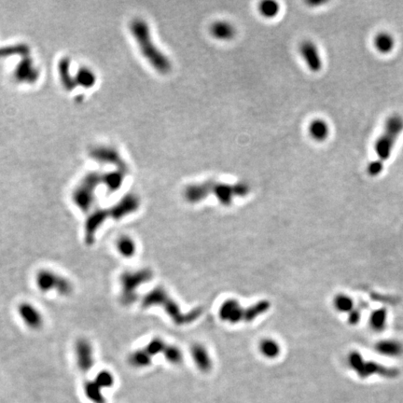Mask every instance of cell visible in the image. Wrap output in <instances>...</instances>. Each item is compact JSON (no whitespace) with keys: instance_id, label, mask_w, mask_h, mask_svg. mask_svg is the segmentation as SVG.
<instances>
[{"instance_id":"29","label":"cell","mask_w":403,"mask_h":403,"mask_svg":"<svg viewBox=\"0 0 403 403\" xmlns=\"http://www.w3.org/2000/svg\"><path fill=\"white\" fill-rule=\"evenodd\" d=\"M166 347H167V344L162 341L161 338H154L149 341L145 349L153 358L158 354H163Z\"/></svg>"},{"instance_id":"7","label":"cell","mask_w":403,"mask_h":403,"mask_svg":"<svg viewBox=\"0 0 403 403\" xmlns=\"http://www.w3.org/2000/svg\"><path fill=\"white\" fill-rule=\"evenodd\" d=\"M250 188L245 182H238L236 184H227L216 181L213 193L218 202L223 205H232L235 197L247 196Z\"/></svg>"},{"instance_id":"20","label":"cell","mask_w":403,"mask_h":403,"mask_svg":"<svg viewBox=\"0 0 403 403\" xmlns=\"http://www.w3.org/2000/svg\"><path fill=\"white\" fill-rule=\"evenodd\" d=\"M152 362V357L149 355L146 349H137L132 352L128 357V363L131 366L137 369L149 367Z\"/></svg>"},{"instance_id":"18","label":"cell","mask_w":403,"mask_h":403,"mask_svg":"<svg viewBox=\"0 0 403 403\" xmlns=\"http://www.w3.org/2000/svg\"><path fill=\"white\" fill-rule=\"evenodd\" d=\"M310 137L318 142L326 140L329 135V126L322 119H316L311 122L308 127Z\"/></svg>"},{"instance_id":"22","label":"cell","mask_w":403,"mask_h":403,"mask_svg":"<svg viewBox=\"0 0 403 403\" xmlns=\"http://www.w3.org/2000/svg\"><path fill=\"white\" fill-rule=\"evenodd\" d=\"M387 318H388V314L386 310L384 308H380V309L372 311L370 318H369V323L373 330L383 331L386 327Z\"/></svg>"},{"instance_id":"31","label":"cell","mask_w":403,"mask_h":403,"mask_svg":"<svg viewBox=\"0 0 403 403\" xmlns=\"http://www.w3.org/2000/svg\"><path fill=\"white\" fill-rule=\"evenodd\" d=\"M384 169V162L379 161L378 159L375 161H371L367 167L368 174L372 177H377L378 175L383 172Z\"/></svg>"},{"instance_id":"4","label":"cell","mask_w":403,"mask_h":403,"mask_svg":"<svg viewBox=\"0 0 403 403\" xmlns=\"http://www.w3.org/2000/svg\"><path fill=\"white\" fill-rule=\"evenodd\" d=\"M36 284L41 292L56 291L61 296H69L73 292V285L68 278L50 270H41L36 275Z\"/></svg>"},{"instance_id":"19","label":"cell","mask_w":403,"mask_h":403,"mask_svg":"<svg viewBox=\"0 0 403 403\" xmlns=\"http://www.w3.org/2000/svg\"><path fill=\"white\" fill-rule=\"evenodd\" d=\"M193 360L202 372H209L212 368V361L207 353V350L202 346H194L192 348Z\"/></svg>"},{"instance_id":"30","label":"cell","mask_w":403,"mask_h":403,"mask_svg":"<svg viewBox=\"0 0 403 403\" xmlns=\"http://www.w3.org/2000/svg\"><path fill=\"white\" fill-rule=\"evenodd\" d=\"M163 355L165 357V360L173 364H179L183 360L181 351L174 346H167L163 352Z\"/></svg>"},{"instance_id":"16","label":"cell","mask_w":403,"mask_h":403,"mask_svg":"<svg viewBox=\"0 0 403 403\" xmlns=\"http://www.w3.org/2000/svg\"><path fill=\"white\" fill-rule=\"evenodd\" d=\"M220 317L227 322H238L245 316L241 305L235 300L225 302L219 310Z\"/></svg>"},{"instance_id":"8","label":"cell","mask_w":403,"mask_h":403,"mask_svg":"<svg viewBox=\"0 0 403 403\" xmlns=\"http://www.w3.org/2000/svg\"><path fill=\"white\" fill-rule=\"evenodd\" d=\"M75 355L78 368L82 372H88L93 369L94 363L93 348L87 339L81 338L75 343Z\"/></svg>"},{"instance_id":"27","label":"cell","mask_w":403,"mask_h":403,"mask_svg":"<svg viewBox=\"0 0 403 403\" xmlns=\"http://www.w3.org/2000/svg\"><path fill=\"white\" fill-rule=\"evenodd\" d=\"M259 12L265 18H274L279 13V3L273 1V0L262 1L259 5Z\"/></svg>"},{"instance_id":"26","label":"cell","mask_w":403,"mask_h":403,"mask_svg":"<svg viewBox=\"0 0 403 403\" xmlns=\"http://www.w3.org/2000/svg\"><path fill=\"white\" fill-rule=\"evenodd\" d=\"M333 305L335 309L341 313L349 314L355 309V303L353 299L347 294H338L333 299Z\"/></svg>"},{"instance_id":"23","label":"cell","mask_w":403,"mask_h":403,"mask_svg":"<svg viewBox=\"0 0 403 403\" xmlns=\"http://www.w3.org/2000/svg\"><path fill=\"white\" fill-rule=\"evenodd\" d=\"M116 247L119 253L124 258H131L135 256L137 252V244L130 236H124L120 237Z\"/></svg>"},{"instance_id":"9","label":"cell","mask_w":403,"mask_h":403,"mask_svg":"<svg viewBox=\"0 0 403 403\" xmlns=\"http://www.w3.org/2000/svg\"><path fill=\"white\" fill-rule=\"evenodd\" d=\"M300 53L312 72L317 73L322 69V58L316 44L311 40H304L300 45Z\"/></svg>"},{"instance_id":"24","label":"cell","mask_w":403,"mask_h":403,"mask_svg":"<svg viewBox=\"0 0 403 403\" xmlns=\"http://www.w3.org/2000/svg\"><path fill=\"white\" fill-rule=\"evenodd\" d=\"M374 46L381 53H388L395 46V40L390 34L379 33L374 38Z\"/></svg>"},{"instance_id":"28","label":"cell","mask_w":403,"mask_h":403,"mask_svg":"<svg viewBox=\"0 0 403 403\" xmlns=\"http://www.w3.org/2000/svg\"><path fill=\"white\" fill-rule=\"evenodd\" d=\"M97 385H99L101 388L105 389V388H110L115 383V379L112 374L111 372L106 371V370H103L100 371L95 377L93 379Z\"/></svg>"},{"instance_id":"17","label":"cell","mask_w":403,"mask_h":403,"mask_svg":"<svg viewBox=\"0 0 403 403\" xmlns=\"http://www.w3.org/2000/svg\"><path fill=\"white\" fill-rule=\"evenodd\" d=\"M375 350L385 357L398 358L403 355V343L397 340H382L375 344Z\"/></svg>"},{"instance_id":"13","label":"cell","mask_w":403,"mask_h":403,"mask_svg":"<svg viewBox=\"0 0 403 403\" xmlns=\"http://www.w3.org/2000/svg\"><path fill=\"white\" fill-rule=\"evenodd\" d=\"M139 207V200L136 195L129 194L125 196L120 203L115 205L109 216L114 219H122L124 217L134 213Z\"/></svg>"},{"instance_id":"2","label":"cell","mask_w":403,"mask_h":403,"mask_svg":"<svg viewBox=\"0 0 403 403\" xmlns=\"http://www.w3.org/2000/svg\"><path fill=\"white\" fill-rule=\"evenodd\" d=\"M403 131V118L394 114L386 120L385 129L374 145L379 161H384L390 158L394 145Z\"/></svg>"},{"instance_id":"21","label":"cell","mask_w":403,"mask_h":403,"mask_svg":"<svg viewBox=\"0 0 403 403\" xmlns=\"http://www.w3.org/2000/svg\"><path fill=\"white\" fill-rule=\"evenodd\" d=\"M84 393L88 399L93 403H105L103 388L94 380H89L84 384Z\"/></svg>"},{"instance_id":"10","label":"cell","mask_w":403,"mask_h":403,"mask_svg":"<svg viewBox=\"0 0 403 403\" xmlns=\"http://www.w3.org/2000/svg\"><path fill=\"white\" fill-rule=\"evenodd\" d=\"M215 183H216L215 180H209L202 183L191 184L185 188L183 195L189 203L196 204L205 200L208 195L213 193Z\"/></svg>"},{"instance_id":"15","label":"cell","mask_w":403,"mask_h":403,"mask_svg":"<svg viewBox=\"0 0 403 403\" xmlns=\"http://www.w3.org/2000/svg\"><path fill=\"white\" fill-rule=\"evenodd\" d=\"M210 34L216 39L228 41L236 37V28L228 21H217L211 25Z\"/></svg>"},{"instance_id":"32","label":"cell","mask_w":403,"mask_h":403,"mask_svg":"<svg viewBox=\"0 0 403 403\" xmlns=\"http://www.w3.org/2000/svg\"><path fill=\"white\" fill-rule=\"evenodd\" d=\"M361 318V312L360 309H354L348 314V322L351 325H357L360 323Z\"/></svg>"},{"instance_id":"25","label":"cell","mask_w":403,"mask_h":403,"mask_svg":"<svg viewBox=\"0 0 403 403\" xmlns=\"http://www.w3.org/2000/svg\"><path fill=\"white\" fill-rule=\"evenodd\" d=\"M259 349L264 357L268 359H274L280 354L278 342L273 339H264L260 342Z\"/></svg>"},{"instance_id":"5","label":"cell","mask_w":403,"mask_h":403,"mask_svg":"<svg viewBox=\"0 0 403 403\" xmlns=\"http://www.w3.org/2000/svg\"><path fill=\"white\" fill-rule=\"evenodd\" d=\"M348 364L361 378H367L372 374H379L385 377L397 376V370L387 369L383 365H379L374 362H365L362 356L358 352H352L348 357Z\"/></svg>"},{"instance_id":"3","label":"cell","mask_w":403,"mask_h":403,"mask_svg":"<svg viewBox=\"0 0 403 403\" xmlns=\"http://www.w3.org/2000/svg\"><path fill=\"white\" fill-rule=\"evenodd\" d=\"M152 278V273L149 269H142L136 272H125L121 275V302L124 305H130L137 298V289Z\"/></svg>"},{"instance_id":"1","label":"cell","mask_w":403,"mask_h":403,"mask_svg":"<svg viewBox=\"0 0 403 403\" xmlns=\"http://www.w3.org/2000/svg\"><path fill=\"white\" fill-rule=\"evenodd\" d=\"M132 35L136 38L138 47L144 57L161 74L171 71L172 65L167 56L155 46L149 31V25L141 19H136L131 24Z\"/></svg>"},{"instance_id":"6","label":"cell","mask_w":403,"mask_h":403,"mask_svg":"<svg viewBox=\"0 0 403 403\" xmlns=\"http://www.w3.org/2000/svg\"><path fill=\"white\" fill-rule=\"evenodd\" d=\"M153 305H161L175 320V322L181 323V313L172 299L169 298L167 293L161 287H156L149 292L142 301L144 308L151 307Z\"/></svg>"},{"instance_id":"12","label":"cell","mask_w":403,"mask_h":403,"mask_svg":"<svg viewBox=\"0 0 403 403\" xmlns=\"http://www.w3.org/2000/svg\"><path fill=\"white\" fill-rule=\"evenodd\" d=\"M108 216H109L108 212L104 209H99L93 212V214L88 217L85 223V241L88 245H92L94 242L97 231L99 229Z\"/></svg>"},{"instance_id":"11","label":"cell","mask_w":403,"mask_h":403,"mask_svg":"<svg viewBox=\"0 0 403 403\" xmlns=\"http://www.w3.org/2000/svg\"><path fill=\"white\" fill-rule=\"evenodd\" d=\"M18 313L21 319L28 328L37 330L43 326V316L33 304L29 303L19 304Z\"/></svg>"},{"instance_id":"14","label":"cell","mask_w":403,"mask_h":403,"mask_svg":"<svg viewBox=\"0 0 403 403\" xmlns=\"http://www.w3.org/2000/svg\"><path fill=\"white\" fill-rule=\"evenodd\" d=\"M92 182L93 180L87 182L84 185H81L78 190H76L73 194V201L75 204L81 208V210L85 212L89 210V208L93 204L94 188L92 186Z\"/></svg>"}]
</instances>
